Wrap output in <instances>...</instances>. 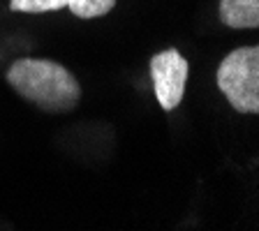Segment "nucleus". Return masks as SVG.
Returning a JSON list of instances; mask_svg holds the SVG:
<instances>
[{
  "label": "nucleus",
  "instance_id": "f257e3e1",
  "mask_svg": "<svg viewBox=\"0 0 259 231\" xmlns=\"http://www.w3.org/2000/svg\"><path fill=\"white\" fill-rule=\"evenodd\" d=\"M19 97L47 113H70L81 100V86L65 65L49 58H19L5 74Z\"/></svg>",
  "mask_w": 259,
  "mask_h": 231
},
{
  "label": "nucleus",
  "instance_id": "20e7f679",
  "mask_svg": "<svg viewBox=\"0 0 259 231\" xmlns=\"http://www.w3.org/2000/svg\"><path fill=\"white\" fill-rule=\"evenodd\" d=\"M220 19L229 28H259V0H220Z\"/></svg>",
  "mask_w": 259,
  "mask_h": 231
},
{
  "label": "nucleus",
  "instance_id": "39448f33",
  "mask_svg": "<svg viewBox=\"0 0 259 231\" xmlns=\"http://www.w3.org/2000/svg\"><path fill=\"white\" fill-rule=\"evenodd\" d=\"M116 7V0H70L67 10L76 16V19H97L104 16Z\"/></svg>",
  "mask_w": 259,
  "mask_h": 231
},
{
  "label": "nucleus",
  "instance_id": "7ed1b4c3",
  "mask_svg": "<svg viewBox=\"0 0 259 231\" xmlns=\"http://www.w3.org/2000/svg\"><path fill=\"white\" fill-rule=\"evenodd\" d=\"M190 74V63L178 49H164L151 58L153 90L164 111H174L185 95V83Z\"/></svg>",
  "mask_w": 259,
  "mask_h": 231
},
{
  "label": "nucleus",
  "instance_id": "f03ea898",
  "mask_svg": "<svg viewBox=\"0 0 259 231\" xmlns=\"http://www.w3.org/2000/svg\"><path fill=\"white\" fill-rule=\"evenodd\" d=\"M218 88L238 113L259 116V44L234 49L218 67Z\"/></svg>",
  "mask_w": 259,
  "mask_h": 231
},
{
  "label": "nucleus",
  "instance_id": "423d86ee",
  "mask_svg": "<svg viewBox=\"0 0 259 231\" xmlns=\"http://www.w3.org/2000/svg\"><path fill=\"white\" fill-rule=\"evenodd\" d=\"M70 0H10L12 12H26V14H42V12L65 10Z\"/></svg>",
  "mask_w": 259,
  "mask_h": 231
}]
</instances>
